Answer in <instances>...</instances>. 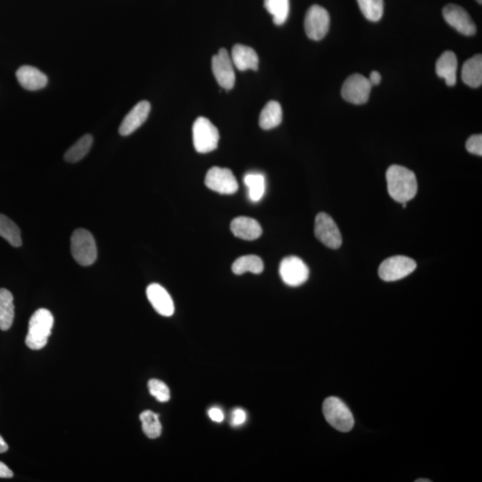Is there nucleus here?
Here are the masks:
<instances>
[{"mask_svg": "<svg viewBox=\"0 0 482 482\" xmlns=\"http://www.w3.org/2000/svg\"><path fill=\"white\" fill-rule=\"evenodd\" d=\"M208 416L212 421L215 422H222L224 421V415L222 411L217 407H213V409L208 411Z\"/></svg>", "mask_w": 482, "mask_h": 482, "instance_id": "473e14b6", "label": "nucleus"}, {"mask_svg": "<svg viewBox=\"0 0 482 482\" xmlns=\"http://www.w3.org/2000/svg\"><path fill=\"white\" fill-rule=\"evenodd\" d=\"M0 236L15 248H19L23 243L19 227L7 216L1 214H0Z\"/></svg>", "mask_w": 482, "mask_h": 482, "instance_id": "393cba45", "label": "nucleus"}, {"mask_svg": "<svg viewBox=\"0 0 482 482\" xmlns=\"http://www.w3.org/2000/svg\"><path fill=\"white\" fill-rule=\"evenodd\" d=\"M457 67L458 62L453 51L444 52L436 63V73L438 77L446 80L447 86L452 87L456 83Z\"/></svg>", "mask_w": 482, "mask_h": 482, "instance_id": "6ab92c4d", "label": "nucleus"}, {"mask_svg": "<svg viewBox=\"0 0 482 482\" xmlns=\"http://www.w3.org/2000/svg\"><path fill=\"white\" fill-rule=\"evenodd\" d=\"M71 251L74 260L82 267L93 265L98 258L94 237L85 229H78L73 231L71 238Z\"/></svg>", "mask_w": 482, "mask_h": 482, "instance_id": "7ed1b4c3", "label": "nucleus"}, {"mask_svg": "<svg viewBox=\"0 0 482 482\" xmlns=\"http://www.w3.org/2000/svg\"><path fill=\"white\" fill-rule=\"evenodd\" d=\"M280 275L287 285L298 287L308 280L309 269L302 259L290 256L280 262Z\"/></svg>", "mask_w": 482, "mask_h": 482, "instance_id": "9b49d317", "label": "nucleus"}, {"mask_svg": "<svg viewBox=\"0 0 482 482\" xmlns=\"http://www.w3.org/2000/svg\"><path fill=\"white\" fill-rule=\"evenodd\" d=\"M444 19L450 26L455 28L457 32L465 36H472L476 33L477 28L471 15L467 13L465 9L460 6L449 4L444 8Z\"/></svg>", "mask_w": 482, "mask_h": 482, "instance_id": "ddd939ff", "label": "nucleus"}, {"mask_svg": "<svg viewBox=\"0 0 482 482\" xmlns=\"http://www.w3.org/2000/svg\"><path fill=\"white\" fill-rule=\"evenodd\" d=\"M13 475V472L8 466L4 463L0 462V478H12Z\"/></svg>", "mask_w": 482, "mask_h": 482, "instance_id": "72a5a7b5", "label": "nucleus"}, {"mask_svg": "<svg viewBox=\"0 0 482 482\" xmlns=\"http://www.w3.org/2000/svg\"><path fill=\"white\" fill-rule=\"evenodd\" d=\"M17 78L21 87L27 91H39L48 84L47 75L33 66H21L17 71Z\"/></svg>", "mask_w": 482, "mask_h": 482, "instance_id": "dca6fc26", "label": "nucleus"}, {"mask_svg": "<svg viewBox=\"0 0 482 482\" xmlns=\"http://www.w3.org/2000/svg\"><path fill=\"white\" fill-rule=\"evenodd\" d=\"M54 325V317L48 309L40 308L32 315L26 344L33 350H39L47 345Z\"/></svg>", "mask_w": 482, "mask_h": 482, "instance_id": "f03ea898", "label": "nucleus"}, {"mask_svg": "<svg viewBox=\"0 0 482 482\" xmlns=\"http://www.w3.org/2000/svg\"><path fill=\"white\" fill-rule=\"evenodd\" d=\"M140 419L142 422V429L148 438H157L162 434L159 416L153 413L152 411H144L141 413Z\"/></svg>", "mask_w": 482, "mask_h": 482, "instance_id": "cd10ccee", "label": "nucleus"}, {"mask_svg": "<svg viewBox=\"0 0 482 482\" xmlns=\"http://www.w3.org/2000/svg\"><path fill=\"white\" fill-rule=\"evenodd\" d=\"M314 234L317 239L330 249L341 246L342 238L336 222L325 213H319L315 218Z\"/></svg>", "mask_w": 482, "mask_h": 482, "instance_id": "1a4fd4ad", "label": "nucleus"}, {"mask_svg": "<svg viewBox=\"0 0 482 482\" xmlns=\"http://www.w3.org/2000/svg\"><path fill=\"white\" fill-rule=\"evenodd\" d=\"M93 144V137L86 134L75 142L64 154V159L68 163H77L84 159Z\"/></svg>", "mask_w": 482, "mask_h": 482, "instance_id": "b1692460", "label": "nucleus"}, {"mask_svg": "<svg viewBox=\"0 0 482 482\" xmlns=\"http://www.w3.org/2000/svg\"><path fill=\"white\" fill-rule=\"evenodd\" d=\"M362 13L366 19L378 21L384 13V0H357Z\"/></svg>", "mask_w": 482, "mask_h": 482, "instance_id": "c85d7f7f", "label": "nucleus"}, {"mask_svg": "<svg viewBox=\"0 0 482 482\" xmlns=\"http://www.w3.org/2000/svg\"><path fill=\"white\" fill-rule=\"evenodd\" d=\"M148 301L154 310L163 316H172L175 313L174 301L168 290L157 283L150 284L147 289Z\"/></svg>", "mask_w": 482, "mask_h": 482, "instance_id": "2eb2a0df", "label": "nucleus"}, {"mask_svg": "<svg viewBox=\"0 0 482 482\" xmlns=\"http://www.w3.org/2000/svg\"><path fill=\"white\" fill-rule=\"evenodd\" d=\"M283 122V108L277 101H269L261 111L259 125L264 130L276 128Z\"/></svg>", "mask_w": 482, "mask_h": 482, "instance_id": "412c9836", "label": "nucleus"}, {"mask_svg": "<svg viewBox=\"0 0 482 482\" xmlns=\"http://www.w3.org/2000/svg\"><path fill=\"white\" fill-rule=\"evenodd\" d=\"M247 413L245 411L240 409H237L233 411V417H231V425L233 427H239L246 422Z\"/></svg>", "mask_w": 482, "mask_h": 482, "instance_id": "2f4dec72", "label": "nucleus"}, {"mask_svg": "<svg viewBox=\"0 0 482 482\" xmlns=\"http://www.w3.org/2000/svg\"><path fill=\"white\" fill-rule=\"evenodd\" d=\"M15 318L13 295L6 289H0V330L11 328Z\"/></svg>", "mask_w": 482, "mask_h": 482, "instance_id": "4be33fe9", "label": "nucleus"}, {"mask_svg": "<svg viewBox=\"0 0 482 482\" xmlns=\"http://www.w3.org/2000/svg\"><path fill=\"white\" fill-rule=\"evenodd\" d=\"M265 8L273 15L276 26H283L288 19L289 0H265Z\"/></svg>", "mask_w": 482, "mask_h": 482, "instance_id": "a878e982", "label": "nucleus"}, {"mask_svg": "<svg viewBox=\"0 0 482 482\" xmlns=\"http://www.w3.org/2000/svg\"><path fill=\"white\" fill-rule=\"evenodd\" d=\"M231 60L233 66L240 71L253 70L258 71L259 58L255 49L248 46L237 44L231 51Z\"/></svg>", "mask_w": 482, "mask_h": 482, "instance_id": "f3484780", "label": "nucleus"}, {"mask_svg": "<svg viewBox=\"0 0 482 482\" xmlns=\"http://www.w3.org/2000/svg\"><path fill=\"white\" fill-rule=\"evenodd\" d=\"M212 70L218 84L222 89H231L235 85V71L233 60L225 48H221L218 54L212 58Z\"/></svg>", "mask_w": 482, "mask_h": 482, "instance_id": "f8f14e48", "label": "nucleus"}, {"mask_svg": "<svg viewBox=\"0 0 482 482\" xmlns=\"http://www.w3.org/2000/svg\"><path fill=\"white\" fill-rule=\"evenodd\" d=\"M463 82L471 88H479L482 84V55H475L463 64Z\"/></svg>", "mask_w": 482, "mask_h": 482, "instance_id": "aec40b11", "label": "nucleus"}, {"mask_svg": "<svg viewBox=\"0 0 482 482\" xmlns=\"http://www.w3.org/2000/svg\"><path fill=\"white\" fill-rule=\"evenodd\" d=\"M148 389L150 394L156 398L159 402H168L171 398L170 395V389L166 386V383L159 381V380L152 379L148 382Z\"/></svg>", "mask_w": 482, "mask_h": 482, "instance_id": "c756f323", "label": "nucleus"}, {"mask_svg": "<svg viewBox=\"0 0 482 482\" xmlns=\"http://www.w3.org/2000/svg\"><path fill=\"white\" fill-rule=\"evenodd\" d=\"M8 449V444L6 443V441L3 440V438L0 436V454L7 452Z\"/></svg>", "mask_w": 482, "mask_h": 482, "instance_id": "c9c22d12", "label": "nucleus"}, {"mask_svg": "<svg viewBox=\"0 0 482 482\" xmlns=\"http://www.w3.org/2000/svg\"><path fill=\"white\" fill-rule=\"evenodd\" d=\"M466 150L468 152L482 156V136L481 134H475L471 136L466 142Z\"/></svg>", "mask_w": 482, "mask_h": 482, "instance_id": "7c9ffc66", "label": "nucleus"}, {"mask_svg": "<svg viewBox=\"0 0 482 482\" xmlns=\"http://www.w3.org/2000/svg\"><path fill=\"white\" fill-rule=\"evenodd\" d=\"M150 110V102L146 100L139 102L123 120L120 125L119 134L122 136L134 134L136 130L140 128L146 122Z\"/></svg>", "mask_w": 482, "mask_h": 482, "instance_id": "4468645a", "label": "nucleus"}, {"mask_svg": "<svg viewBox=\"0 0 482 482\" xmlns=\"http://www.w3.org/2000/svg\"><path fill=\"white\" fill-rule=\"evenodd\" d=\"M416 482H431V480H429V479H419V480H416Z\"/></svg>", "mask_w": 482, "mask_h": 482, "instance_id": "e433bc0d", "label": "nucleus"}, {"mask_svg": "<svg viewBox=\"0 0 482 482\" xmlns=\"http://www.w3.org/2000/svg\"><path fill=\"white\" fill-rule=\"evenodd\" d=\"M388 190L394 200L400 203H407L416 197L417 185L415 172L404 166H391L386 172Z\"/></svg>", "mask_w": 482, "mask_h": 482, "instance_id": "f257e3e1", "label": "nucleus"}, {"mask_svg": "<svg viewBox=\"0 0 482 482\" xmlns=\"http://www.w3.org/2000/svg\"><path fill=\"white\" fill-rule=\"evenodd\" d=\"M368 80L372 86L378 85L382 80L381 73L377 72V71H373V72L371 73Z\"/></svg>", "mask_w": 482, "mask_h": 482, "instance_id": "f704fd0d", "label": "nucleus"}, {"mask_svg": "<svg viewBox=\"0 0 482 482\" xmlns=\"http://www.w3.org/2000/svg\"><path fill=\"white\" fill-rule=\"evenodd\" d=\"M231 269H233V273L237 275L244 274L248 271L259 274L264 271V262L258 256H244L233 262Z\"/></svg>", "mask_w": 482, "mask_h": 482, "instance_id": "5701e85b", "label": "nucleus"}, {"mask_svg": "<svg viewBox=\"0 0 482 482\" xmlns=\"http://www.w3.org/2000/svg\"><path fill=\"white\" fill-rule=\"evenodd\" d=\"M479 3V4L481 5L482 0H476Z\"/></svg>", "mask_w": 482, "mask_h": 482, "instance_id": "4c0bfd02", "label": "nucleus"}, {"mask_svg": "<svg viewBox=\"0 0 482 482\" xmlns=\"http://www.w3.org/2000/svg\"><path fill=\"white\" fill-rule=\"evenodd\" d=\"M231 230L234 236L244 240H255L261 236V225L255 219L240 216L235 218L231 224Z\"/></svg>", "mask_w": 482, "mask_h": 482, "instance_id": "a211bd4d", "label": "nucleus"}, {"mask_svg": "<svg viewBox=\"0 0 482 482\" xmlns=\"http://www.w3.org/2000/svg\"><path fill=\"white\" fill-rule=\"evenodd\" d=\"M323 412L326 421L337 431H350L354 427L353 415L347 404L338 398L330 397L323 402Z\"/></svg>", "mask_w": 482, "mask_h": 482, "instance_id": "20e7f679", "label": "nucleus"}, {"mask_svg": "<svg viewBox=\"0 0 482 482\" xmlns=\"http://www.w3.org/2000/svg\"><path fill=\"white\" fill-rule=\"evenodd\" d=\"M246 186L249 188V199L258 202L264 197L265 191V176L259 172H249L244 178Z\"/></svg>", "mask_w": 482, "mask_h": 482, "instance_id": "bb28decb", "label": "nucleus"}, {"mask_svg": "<svg viewBox=\"0 0 482 482\" xmlns=\"http://www.w3.org/2000/svg\"><path fill=\"white\" fill-rule=\"evenodd\" d=\"M330 15L325 8L314 5L308 9L305 17V30L309 39L321 40L330 29Z\"/></svg>", "mask_w": 482, "mask_h": 482, "instance_id": "6e6552de", "label": "nucleus"}, {"mask_svg": "<svg viewBox=\"0 0 482 482\" xmlns=\"http://www.w3.org/2000/svg\"><path fill=\"white\" fill-rule=\"evenodd\" d=\"M205 184L210 190L224 195L236 193L239 188V184L233 172L230 169L217 166L209 170L206 175Z\"/></svg>", "mask_w": 482, "mask_h": 482, "instance_id": "9d476101", "label": "nucleus"}, {"mask_svg": "<svg viewBox=\"0 0 482 482\" xmlns=\"http://www.w3.org/2000/svg\"><path fill=\"white\" fill-rule=\"evenodd\" d=\"M372 87V84L366 77L360 73L352 74L343 83L342 98L351 104H366L369 100Z\"/></svg>", "mask_w": 482, "mask_h": 482, "instance_id": "0eeeda50", "label": "nucleus"}, {"mask_svg": "<svg viewBox=\"0 0 482 482\" xmlns=\"http://www.w3.org/2000/svg\"><path fill=\"white\" fill-rule=\"evenodd\" d=\"M193 143L197 152L206 154L217 148L220 134L218 129L206 117H199L195 120Z\"/></svg>", "mask_w": 482, "mask_h": 482, "instance_id": "39448f33", "label": "nucleus"}, {"mask_svg": "<svg viewBox=\"0 0 482 482\" xmlns=\"http://www.w3.org/2000/svg\"><path fill=\"white\" fill-rule=\"evenodd\" d=\"M416 262L404 256H395L386 259L380 265L378 274L385 281H395L404 279L416 270Z\"/></svg>", "mask_w": 482, "mask_h": 482, "instance_id": "423d86ee", "label": "nucleus"}]
</instances>
